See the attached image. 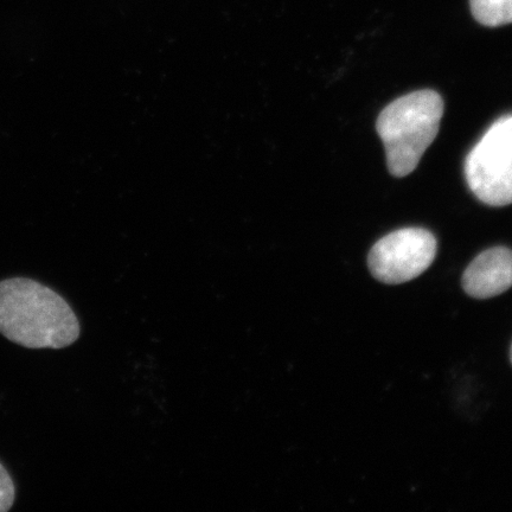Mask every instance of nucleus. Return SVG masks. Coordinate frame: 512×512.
<instances>
[{
  "instance_id": "nucleus-8",
  "label": "nucleus",
  "mask_w": 512,
  "mask_h": 512,
  "mask_svg": "<svg viewBox=\"0 0 512 512\" xmlns=\"http://www.w3.org/2000/svg\"><path fill=\"white\" fill-rule=\"evenodd\" d=\"M511 362H512V348H511Z\"/></svg>"
},
{
  "instance_id": "nucleus-4",
  "label": "nucleus",
  "mask_w": 512,
  "mask_h": 512,
  "mask_svg": "<svg viewBox=\"0 0 512 512\" xmlns=\"http://www.w3.org/2000/svg\"><path fill=\"white\" fill-rule=\"evenodd\" d=\"M437 251V240L431 232L403 228L375 243L369 253V270L381 283H407L428 270Z\"/></svg>"
},
{
  "instance_id": "nucleus-1",
  "label": "nucleus",
  "mask_w": 512,
  "mask_h": 512,
  "mask_svg": "<svg viewBox=\"0 0 512 512\" xmlns=\"http://www.w3.org/2000/svg\"><path fill=\"white\" fill-rule=\"evenodd\" d=\"M74 310L50 287L29 278L0 281V334L28 349H63L78 341Z\"/></svg>"
},
{
  "instance_id": "nucleus-2",
  "label": "nucleus",
  "mask_w": 512,
  "mask_h": 512,
  "mask_svg": "<svg viewBox=\"0 0 512 512\" xmlns=\"http://www.w3.org/2000/svg\"><path fill=\"white\" fill-rule=\"evenodd\" d=\"M443 114L444 101L431 89L402 96L384 108L376 128L390 174L399 178L412 174L437 138Z\"/></svg>"
},
{
  "instance_id": "nucleus-6",
  "label": "nucleus",
  "mask_w": 512,
  "mask_h": 512,
  "mask_svg": "<svg viewBox=\"0 0 512 512\" xmlns=\"http://www.w3.org/2000/svg\"><path fill=\"white\" fill-rule=\"evenodd\" d=\"M473 17L485 27L512 23V0H470Z\"/></svg>"
},
{
  "instance_id": "nucleus-5",
  "label": "nucleus",
  "mask_w": 512,
  "mask_h": 512,
  "mask_svg": "<svg viewBox=\"0 0 512 512\" xmlns=\"http://www.w3.org/2000/svg\"><path fill=\"white\" fill-rule=\"evenodd\" d=\"M512 287V251L496 247L479 254L463 275V288L470 297L490 299Z\"/></svg>"
},
{
  "instance_id": "nucleus-7",
  "label": "nucleus",
  "mask_w": 512,
  "mask_h": 512,
  "mask_svg": "<svg viewBox=\"0 0 512 512\" xmlns=\"http://www.w3.org/2000/svg\"><path fill=\"white\" fill-rule=\"evenodd\" d=\"M16 488L14 480L5 466L0 463V512L9 511L15 503Z\"/></svg>"
},
{
  "instance_id": "nucleus-3",
  "label": "nucleus",
  "mask_w": 512,
  "mask_h": 512,
  "mask_svg": "<svg viewBox=\"0 0 512 512\" xmlns=\"http://www.w3.org/2000/svg\"><path fill=\"white\" fill-rule=\"evenodd\" d=\"M467 184L490 207L512 203V114L498 119L465 162Z\"/></svg>"
}]
</instances>
